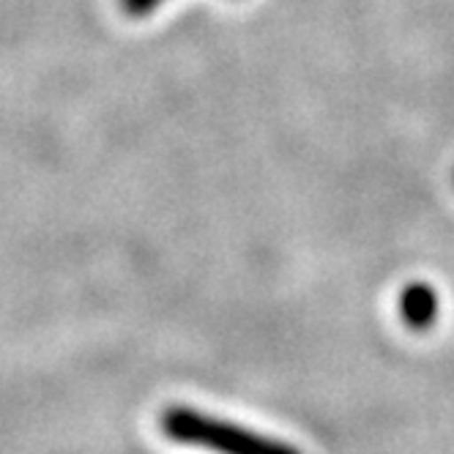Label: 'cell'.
<instances>
[{"mask_svg":"<svg viewBox=\"0 0 454 454\" xmlns=\"http://www.w3.org/2000/svg\"><path fill=\"white\" fill-rule=\"evenodd\" d=\"M159 427L176 443L208 449L216 454H301L294 443L261 435L186 405H170L161 411Z\"/></svg>","mask_w":454,"mask_h":454,"instance_id":"1","label":"cell"},{"mask_svg":"<svg viewBox=\"0 0 454 454\" xmlns=\"http://www.w3.org/2000/svg\"><path fill=\"white\" fill-rule=\"evenodd\" d=\"M400 315L413 332H427L438 317V296L425 282H413L400 296Z\"/></svg>","mask_w":454,"mask_h":454,"instance_id":"2","label":"cell"},{"mask_svg":"<svg viewBox=\"0 0 454 454\" xmlns=\"http://www.w3.org/2000/svg\"><path fill=\"white\" fill-rule=\"evenodd\" d=\"M165 0H121V9L129 14V17H145L151 14L153 9H159Z\"/></svg>","mask_w":454,"mask_h":454,"instance_id":"3","label":"cell"}]
</instances>
